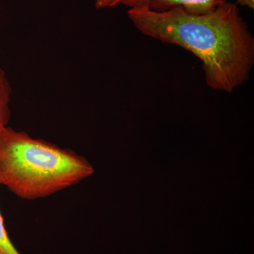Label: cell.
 <instances>
[{"label": "cell", "instance_id": "cell-1", "mask_svg": "<svg viewBox=\"0 0 254 254\" xmlns=\"http://www.w3.org/2000/svg\"><path fill=\"white\" fill-rule=\"evenodd\" d=\"M142 34L190 52L203 64L206 84L232 93L248 81L254 64V38L237 4L227 2L207 14L181 7L157 11L149 6L128 9Z\"/></svg>", "mask_w": 254, "mask_h": 254}, {"label": "cell", "instance_id": "cell-2", "mask_svg": "<svg viewBox=\"0 0 254 254\" xmlns=\"http://www.w3.org/2000/svg\"><path fill=\"white\" fill-rule=\"evenodd\" d=\"M95 170L72 150L9 127L0 133V185L18 198H46L91 176Z\"/></svg>", "mask_w": 254, "mask_h": 254}, {"label": "cell", "instance_id": "cell-3", "mask_svg": "<svg viewBox=\"0 0 254 254\" xmlns=\"http://www.w3.org/2000/svg\"><path fill=\"white\" fill-rule=\"evenodd\" d=\"M228 0H150L149 8L157 11L181 7L191 14H203L213 11Z\"/></svg>", "mask_w": 254, "mask_h": 254}, {"label": "cell", "instance_id": "cell-4", "mask_svg": "<svg viewBox=\"0 0 254 254\" xmlns=\"http://www.w3.org/2000/svg\"><path fill=\"white\" fill-rule=\"evenodd\" d=\"M12 89L7 76L0 66V133L8 127L11 118V100Z\"/></svg>", "mask_w": 254, "mask_h": 254}, {"label": "cell", "instance_id": "cell-5", "mask_svg": "<svg viewBox=\"0 0 254 254\" xmlns=\"http://www.w3.org/2000/svg\"><path fill=\"white\" fill-rule=\"evenodd\" d=\"M97 9H108L118 5L128 6L129 9L149 6L150 0H93Z\"/></svg>", "mask_w": 254, "mask_h": 254}, {"label": "cell", "instance_id": "cell-6", "mask_svg": "<svg viewBox=\"0 0 254 254\" xmlns=\"http://www.w3.org/2000/svg\"><path fill=\"white\" fill-rule=\"evenodd\" d=\"M0 254H21L10 240L0 210Z\"/></svg>", "mask_w": 254, "mask_h": 254}, {"label": "cell", "instance_id": "cell-7", "mask_svg": "<svg viewBox=\"0 0 254 254\" xmlns=\"http://www.w3.org/2000/svg\"><path fill=\"white\" fill-rule=\"evenodd\" d=\"M237 4L242 6H247L251 9H254V0H237Z\"/></svg>", "mask_w": 254, "mask_h": 254}]
</instances>
